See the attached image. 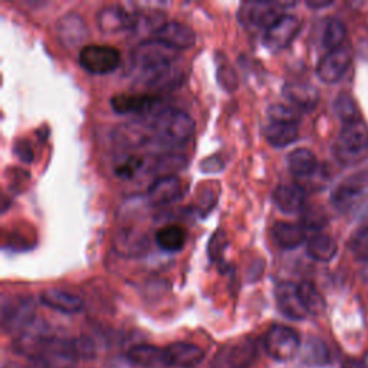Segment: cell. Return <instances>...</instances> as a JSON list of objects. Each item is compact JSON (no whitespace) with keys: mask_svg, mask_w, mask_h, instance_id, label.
Returning <instances> with one entry per match:
<instances>
[{"mask_svg":"<svg viewBox=\"0 0 368 368\" xmlns=\"http://www.w3.org/2000/svg\"><path fill=\"white\" fill-rule=\"evenodd\" d=\"M200 168L203 173H217V171L223 168V161L220 160L219 156H212L202 161Z\"/></svg>","mask_w":368,"mask_h":368,"instance_id":"obj_44","label":"cell"},{"mask_svg":"<svg viewBox=\"0 0 368 368\" xmlns=\"http://www.w3.org/2000/svg\"><path fill=\"white\" fill-rule=\"evenodd\" d=\"M58 39L66 47H75L88 38L85 20L78 13H66L57 22Z\"/></svg>","mask_w":368,"mask_h":368,"instance_id":"obj_17","label":"cell"},{"mask_svg":"<svg viewBox=\"0 0 368 368\" xmlns=\"http://www.w3.org/2000/svg\"><path fill=\"white\" fill-rule=\"evenodd\" d=\"M302 360L308 365L323 367L330 362V350L320 338H309L302 350Z\"/></svg>","mask_w":368,"mask_h":368,"instance_id":"obj_31","label":"cell"},{"mask_svg":"<svg viewBox=\"0 0 368 368\" xmlns=\"http://www.w3.org/2000/svg\"><path fill=\"white\" fill-rule=\"evenodd\" d=\"M179 58V51L168 45L153 39L137 45L133 52V61L137 69H141L150 85L165 87L179 81L175 71V64Z\"/></svg>","mask_w":368,"mask_h":368,"instance_id":"obj_1","label":"cell"},{"mask_svg":"<svg viewBox=\"0 0 368 368\" xmlns=\"http://www.w3.org/2000/svg\"><path fill=\"white\" fill-rule=\"evenodd\" d=\"M135 19L121 6L110 5L103 8L96 15V24L101 32L114 34L134 27Z\"/></svg>","mask_w":368,"mask_h":368,"instance_id":"obj_21","label":"cell"},{"mask_svg":"<svg viewBox=\"0 0 368 368\" xmlns=\"http://www.w3.org/2000/svg\"><path fill=\"white\" fill-rule=\"evenodd\" d=\"M35 321V302L32 298H13L3 301L2 325L6 331H23Z\"/></svg>","mask_w":368,"mask_h":368,"instance_id":"obj_8","label":"cell"},{"mask_svg":"<svg viewBox=\"0 0 368 368\" xmlns=\"http://www.w3.org/2000/svg\"><path fill=\"white\" fill-rule=\"evenodd\" d=\"M186 240L187 233L179 225H167L156 233V243L159 244V248L168 253L180 252L184 248Z\"/></svg>","mask_w":368,"mask_h":368,"instance_id":"obj_29","label":"cell"},{"mask_svg":"<svg viewBox=\"0 0 368 368\" xmlns=\"http://www.w3.org/2000/svg\"><path fill=\"white\" fill-rule=\"evenodd\" d=\"M275 243L282 249H297L307 239V230L301 223L277 222L272 228Z\"/></svg>","mask_w":368,"mask_h":368,"instance_id":"obj_25","label":"cell"},{"mask_svg":"<svg viewBox=\"0 0 368 368\" xmlns=\"http://www.w3.org/2000/svg\"><path fill=\"white\" fill-rule=\"evenodd\" d=\"M342 368H368L364 361H357V360H347L342 365Z\"/></svg>","mask_w":368,"mask_h":368,"instance_id":"obj_46","label":"cell"},{"mask_svg":"<svg viewBox=\"0 0 368 368\" xmlns=\"http://www.w3.org/2000/svg\"><path fill=\"white\" fill-rule=\"evenodd\" d=\"M364 362H365V364H367V367H368V354L365 355V360H364Z\"/></svg>","mask_w":368,"mask_h":368,"instance_id":"obj_49","label":"cell"},{"mask_svg":"<svg viewBox=\"0 0 368 368\" xmlns=\"http://www.w3.org/2000/svg\"><path fill=\"white\" fill-rule=\"evenodd\" d=\"M267 118L269 121H281V122H297L298 124V112L292 107L274 104L267 108Z\"/></svg>","mask_w":368,"mask_h":368,"instance_id":"obj_40","label":"cell"},{"mask_svg":"<svg viewBox=\"0 0 368 368\" xmlns=\"http://www.w3.org/2000/svg\"><path fill=\"white\" fill-rule=\"evenodd\" d=\"M41 302L62 314H78L84 308V300L80 295L59 288L43 290L41 293Z\"/></svg>","mask_w":368,"mask_h":368,"instance_id":"obj_18","label":"cell"},{"mask_svg":"<svg viewBox=\"0 0 368 368\" xmlns=\"http://www.w3.org/2000/svg\"><path fill=\"white\" fill-rule=\"evenodd\" d=\"M288 168L298 179H308L315 175L318 168V160L315 154L308 149H297L286 157Z\"/></svg>","mask_w":368,"mask_h":368,"instance_id":"obj_26","label":"cell"},{"mask_svg":"<svg viewBox=\"0 0 368 368\" xmlns=\"http://www.w3.org/2000/svg\"><path fill=\"white\" fill-rule=\"evenodd\" d=\"M159 104V98L150 94H118L111 98V107L117 114H149Z\"/></svg>","mask_w":368,"mask_h":368,"instance_id":"obj_15","label":"cell"},{"mask_svg":"<svg viewBox=\"0 0 368 368\" xmlns=\"http://www.w3.org/2000/svg\"><path fill=\"white\" fill-rule=\"evenodd\" d=\"M263 135L275 149H284L298 140L300 128L297 122L269 121L263 128Z\"/></svg>","mask_w":368,"mask_h":368,"instance_id":"obj_23","label":"cell"},{"mask_svg":"<svg viewBox=\"0 0 368 368\" xmlns=\"http://www.w3.org/2000/svg\"><path fill=\"white\" fill-rule=\"evenodd\" d=\"M300 29L301 22L297 16L284 15L263 32L262 42L269 51L279 52L297 38Z\"/></svg>","mask_w":368,"mask_h":368,"instance_id":"obj_7","label":"cell"},{"mask_svg":"<svg viewBox=\"0 0 368 368\" xmlns=\"http://www.w3.org/2000/svg\"><path fill=\"white\" fill-rule=\"evenodd\" d=\"M325 223H327L325 214L321 210H316V209H308L301 220V225L307 232L308 230L318 232L325 226Z\"/></svg>","mask_w":368,"mask_h":368,"instance_id":"obj_41","label":"cell"},{"mask_svg":"<svg viewBox=\"0 0 368 368\" xmlns=\"http://www.w3.org/2000/svg\"><path fill=\"white\" fill-rule=\"evenodd\" d=\"M167 367L194 368L205 360V351L190 342H175L164 348Z\"/></svg>","mask_w":368,"mask_h":368,"instance_id":"obj_16","label":"cell"},{"mask_svg":"<svg viewBox=\"0 0 368 368\" xmlns=\"http://www.w3.org/2000/svg\"><path fill=\"white\" fill-rule=\"evenodd\" d=\"M256 350L251 342H240L237 346L230 347L228 351H223L217 355L220 368H249L255 360Z\"/></svg>","mask_w":368,"mask_h":368,"instance_id":"obj_24","label":"cell"},{"mask_svg":"<svg viewBox=\"0 0 368 368\" xmlns=\"http://www.w3.org/2000/svg\"><path fill=\"white\" fill-rule=\"evenodd\" d=\"M229 246L228 236L223 230H217L214 235L210 237L209 246H207V253L212 262H222L223 255L226 248Z\"/></svg>","mask_w":368,"mask_h":368,"instance_id":"obj_38","label":"cell"},{"mask_svg":"<svg viewBox=\"0 0 368 368\" xmlns=\"http://www.w3.org/2000/svg\"><path fill=\"white\" fill-rule=\"evenodd\" d=\"M332 154L338 163L353 165L368 154V127L362 119L344 124L332 145Z\"/></svg>","mask_w":368,"mask_h":368,"instance_id":"obj_2","label":"cell"},{"mask_svg":"<svg viewBox=\"0 0 368 368\" xmlns=\"http://www.w3.org/2000/svg\"><path fill=\"white\" fill-rule=\"evenodd\" d=\"M156 39L168 45L170 47L182 51V49H190L196 45L198 36L196 32L184 23L177 20H171L163 23L160 29L156 31Z\"/></svg>","mask_w":368,"mask_h":368,"instance_id":"obj_14","label":"cell"},{"mask_svg":"<svg viewBox=\"0 0 368 368\" xmlns=\"http://www.w3.org/2000/svg\"><path fill=\"white\" fill-rule=\"evenodd\" d=\"M115 246L124 255H140L147 249V240L140 233L124 232L117 237Z\"/></svg>","mask_w":368,"mask_h":368,"instance_id":"obj_35","label":"cell"},{"mask_svg":"<svg viewBox=\"0 0 368 368\" xmlns=\"http://www.w3.org/2000/svg\"><path fill=\"white\" fill-rule=\"evenodd\" d=\"M186 164L187 161L184 156L176 153H167L160 156L159 160L156 161L154 173L159 176V179L176 176V173H179L180 170L186 167Z\"/></svg>","mask_w":368,"mask_h":368,"instance_id":"obj_33","label":"cell"},{"mask_svg":"<svg viewBox=\"0 0 368 368\" xmlns=\"http://www.w3.org/2000/svg\"><path fill=\"white\" fill-rule=\"evenodd\" d=\"M298 292H300V298L308 312V315H323L325 312L327 304L323 297V293L316 289V286L309 282L304 281L298 285Z\"/></svg>","mask_w":368,"mask_h":368,"instance_id":"obj_30","label":"cell"},{"mask_svg":"<svg viewBox=\"0 0 368 368\" xmlns=\"http://www.w3.org/2000/svg\"><path fill=\"white\" fill-rule=\"evenodd\" d=\"M13 152L15 156L24 163H32L34 160V150H32V145L28 140H17L13 145Z\"/></svg>","mask_w":368,"mask_h":368,"instance_id":"obj_43","label":"cell"},{"mask_svg":"<svg viewBox=\"0 0 368 368\" xmlns=\"http://www.w3.org/2000/svg\"><path fill=\"white\" fill-rule=\"evenodd\" d=\"M265 351L275 361H289L300 353V334L286 325H274L269 328L263 339Z\"/></svg>","mask_w":368,"mask_h":368,"instance_id":"obj_5","label":"cell"},{"mask_svg":"<svg viewBox=\"0 0 368 368\" xmlns=\"http://www.w3.org/2000/svg\"><path fill=\"white\" fill-rule=\"evenodd\" d=\"M217 80H219V84L229 92H233L239 85V80H237L235 69L225 59L220 61L217 66Z\"/></svg>","mask_w":368,"mask_h":368,"instance_id":"obj_39","label":"cell"},{"mask_svg":"<svg viewBox=\"0 0 368 368\" xmlns=\"http://www.w3.org/2000/svg\"><path fill=\"white\" fill-rule=\"evenodd\" d=\"M365 190H368V167L342 180L331 194V203L341 210L351 209Z\"/></svg>","mask_w":368,"mask_h":368,"instance_id":"obj_9","label":"cell"},{"mask_svg":"<svg viewBox=\"0 0 368 368\" xmlns=\"http://www.w3.org/2000/svg\"><path fill=\"white\" fill-rule=\"evenodd\" d=\"M121 64V54L110 45H88L80 52V65L94 75H104L115 71Z\"/></svg>","mask_w":368,"mask_h":368,"instance_id":"obj_6","label":"cell"},{"mask_svg":"<svg viewBox=\"0 0 368 368\" xmlns=\"http://www.w3.org/2000/svg\"><path fill=\"white\" fill-rule=\"evenodd\" d=\"M351 51L347 46H341L335 51L328 52L318 64L316 75L325 84L338 82L347 72L351 64Z\"/></svg>","mask_w":368,"mask_h":368,"instance_id":"obj_10","label":"cell"},{"mask_svg":"<svg viewBox=\"0 0 368 368\" xmlns=\"http://www.w3.org/2000/svg\"><path fill=\"white\" fill-rule=\"evenodd\" d=\"M338 252L337 242L324 233L314 235L307 242V253L316 262H330Z\"/></svg>","mask_w":368,"mask_h":368,"instance_id":"obj_28","label":"cell"},{"mask_svg":"<svg viewBox=\"0 0 368 368\" xmlns=\"http://www.w3.org/2000/svg\"><path fill=\"white\" fill-rule=\"evenodd\" d=\"M51 338L52 335L49 332V328L45 323L34 321L20 332V335L15 341V350L19 354L34 358L42 353V350L47 344V341Z\"/></svg>","mask_w":368,"mask_h":368,"instance_id":"obj_12","label":"cell"},{"mask_svg":"<svg viewBox=\"0 0 368 368\" xmlns=\"http://www.w3.org/2000/svg\"><path fill=\"white\" fill-rule=\"evenodd\" d=\"M72 344H73V350H75L77 355L80 358H92L94 354H95V346L91 338L88 337H80V338H75L72 339Z\"/></svg>","mask_w":368,"mask_h":368,"instance_id":"obj_42","label":"cell"},{"mask_svg":"<svg viewBox=\"0 0 368 368\" xmlns=\"http://www.w3.org/2000/svg\"><path fill=\"white\" fill-rule=\"evenodd\" d=\"M147 196L154 206L170 205L183 196V183L177 176L157 179L147 191Z\"/></svg>","mask_w":368,"mask_h":368,"instance_id":"obj_19","label":"cell"},{"mask_svg":"<svg viewBox=\"0 0 368 368\" xmlns=\"http://www.w3.org/2000/svg\"><path fill=\"white\" fill-rule=\"evenodd\" d=\"M36 357H41L47 368H75L80 357L73 350L72 341L51 338Z\"/></svg>","mask_w":368,"mask_h":368,"instance_id":"obj_11","label":"cell"},{"mask_svg":"<svg viewBox=\"0 0 368 368\" xmlns=\"http://www.w3.org/2000/svg\"><path fill=\"white\" fill-rule=\"evenodd\" d=\"M348 248L358 259L364 262L368 260V225H364L350 237Z\"/></svg>","mask_w":368,"mask_h":368,"instance_id":"obj_36","label":"cell"},{"mask_svg":"<svg viewBox=\"0 0 368 368\" xmlns=\"http://www.w3.org/2000/svg\"><path fill=\"white\" fill-rule=\"evenodd\" d=\"M274 203L286 214L300 213L305 209L307 193L298 184H281L274 191Z\"/></svg>","mask_w":368,"mask_h":368,"instance_id":"obj_20","label":"cell"},{"mask_svg":"<svg viewBox=\"0 0 368 368\" xmlns=\"http://www.w3.org/2000/svg\"><path fill=\"white\" fill-rule=\"evenodd\" d=\"M295 3H272V2H244L240 5L237 17L243 27L248 29L266 31L281 16H284L288 8Z\"/></svg>","mask_w":368,"mask_h":368,"instance_id":"obj_4","label":"cell"},{"mask_svg":"<svg viewBox=\"0 0 368 368\" xmlns=\"http://www.w3.org/2000/svg\"><path fill=\"white\" fill-rule=\"evenodd\" d=\"M284 96L292 104V107L302 111H311L320 101L318 89L307 82H288L284 87Z\"/></svg>","mask_w":368,"mask_h":368,"instance_id":"obj_22","label":"cell"},{"mask_svg":"<svg viewBox=\"0 0 368 368\" xmlns=\"http://www.w3.org/2000/svg\"><path fill=\"white\" fill-rule=\"evenodd\" d=\"M351 209L354 212V216L358 220H364V222H367V225H368V198L357 202Z\"/></svg>","mask_w":368,"mask_h":368,"instance_id":"obj_45","label":"cell"},{"mask_svg":"<svg viewBox=\"0 0 368 368\" xmlns=\"http://www.w3.org/2000/svg\"><path fill=\"white\" fill-rule=\"evenodd\" d=\"M346 38H347L346 24L338 19H328L323 35V46L328 49V52L341 47Z\"/></svg>","mask_w":368,"mask_h":368,"instance_id":"obj_32","label":"cell"},{"mask_svg":"<svg viewBox=\"0 0 368 368\" xmlns=\"http://www.w3.org/2000/svg\"><path fill=\"white\" fill-rule=\"evenodd\" d=\"M144 164V157L138 154H130L122 161H118L115 165V175L124 179H131L138 173Z\"/></svg>","mask_w":368,"mask_h":368,"instance_id":"obj_37","label":"cell"},{"mask_svg":"<svg viewBox=\"0 0 368 368\" xmlns=\"http://www.w3.org/2000/svg\"><path fill=\"white\" fill-rule=\"evenodd\" d=\"M312 9H321V8H328L332 5V2H308L307 3Z\"/></svg>","mask_w":368,"mask_h":368,"instance_id":"obj_47","label":"cell"},{"mask_svg":"<svg viewBox=\"0 0 368 368\" xmlns=\"http://www.w3.org/2000/svg\"><path fill=\"white\" fill-rule=\"evenodd\" d=\"M128 360L138 367L142 368H165V354L164 350L149 346V344H140L134 346L128 351Z\"/></svg>","mask_w":368,"mask_h":368,"instance_id":"obj_27","label":"cell"},{"mask_svg":"<svg viewBox=\"0 0 368 368\" xmlns=\"http://www.w3.org/2000/svg\"><path fill=\"white\" fill-rule=\"evenodd\" d=\"M154 138L160 142L179 144L193 137L196 124L193 118L180 110H163L150 122Z\"/></svg>","mask_w":368,"mask_h":368,"instance_id":"obj_3","label":"cell"},{"mask_svg":"<svg viewBox=\"0 0 368 368\" xmlns=\"http://www.w3.org/2000/svg\"><path fill=\"white\" fill-rule=\"evenodd\" d=\"M334 111L338 115V118L344 122V124H350V122L360 121V110L353 100V96L348 94H339L335 101H334Z\"/></svg>","mask_w":368,"mask_h":368,"instance_id":"obj_34","label":"cell"},{"mask_svg":"<svg viewBox=\"0 0 368 368\" xmlns=\"http://www.w3.org/2000/svg\"><path fill=\"white\" fill-rule=\"evenodd\" d=\"M275 300L281 314L289 320L301 321L307 318L308 312L300 298L298 285L292 282L278 284L275 288Z\"/></svg>","mask_w":368,"mask_h":368,"instance_id":"obj_13","label":"cell"},{"mask_svg":"<svg viewBox=\"0 0 368 368\" xmlns=\"http://www.w3.org/2000/svg\"><path fill=\"white\" fill-rule=\"evenodd\" d=\"M361 278L365 281V282H368V265L362 269V271H361Z\"/></svg>","mask_w":368,"mask_h":368,"instance_id":"obj_48","label":"cell"}]
</instances>
